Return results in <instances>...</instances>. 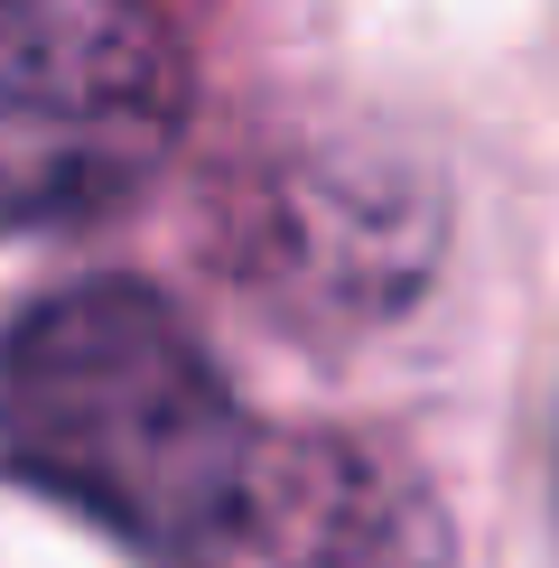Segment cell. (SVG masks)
Listing matches in <instances>:
<instances>
[{
  "label": "cell",
  "instance_id": "cell-1",
  "mask_svg": "<svg viewBox=\"0 0 559 568\" xmlns=\"http://www.w3.org/2000/svg\"><path fill=\"white\" fill-rule=\"evenodd\" d=\"M243 447L252 429L215 354L150 290H65L0 345V466L122 540L169 550L224 494Z\"/></svg>",
  "mask_w": 559,
  "mask_h": 568
},
{
  "label": "cell",
  "instance_id": "cell-2",
  "mask_svg": "<svg viewBox=\"0 0 559 568\" xmlns=\"http://www.w3.org/2000/svg\"><path fill=\"white\" fill-rule=\"evenodd\" d=\"M186 47L159 0H0V224H84L177 150Z\"/></svg>",
  "mask_w": 559,
  "mask_h": 568
},
{
  "label": "cell",
  "instance_id": "cell-3",
  "mask_svg": "<svg viewBox=\"0 0 559 568\" xmlns=\"http://www.w3.org/2000/svg\"><path fill=\"white\" fill-rule=\"evenodd\" d=\"M169 568H448V513L392 447L336 429L252 438Z\"/></svg>",
  "mask_w": 559,
  "mask_h": 568
}]
</instances>
